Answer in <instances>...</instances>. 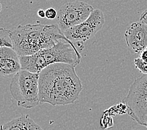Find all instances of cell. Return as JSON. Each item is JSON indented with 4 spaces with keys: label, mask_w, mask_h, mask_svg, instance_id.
Returning <instances> with one entry per match:
<instances>
[{
    "label": "cell",
    "mask_w": 147,
    "mask_h": 130,
    "mask_svg": "<svg viewBox=\"0 0 147 130\" xmlns=\"http://www.w3.org/2000/svg\"><path fill=\"white\" fill-rule=\"evenodd\" d=\"M128 113L127 105L124 103H122L113 104L109 109L104 111L103 114L108 115L110 116H115L117 115H123Z\"/></svg>",
    "instance_id": "cell-12"
},
{
    "label": "cell",
    "mask_w": 147,
    "mask_h": 130,
    "mask_svg": "<svg viewBox=\"0 0 147 130\" xmlns=\"http://www.w3.org/2000/svg\"><path fill=\"white\" fill-rule=\"evenodd\" d=\"M22 69L20 57L13 48H0V75L3 77L15 75Z\"/></svg>",
    "instance_id": "cell-9"
},
{
    "label": "cell",
    "mask_w": 147,
    "mask_h": 130,
    "mask_svg": "<svg viewBox=\"0 0 147 130\" xmlns=\"http://www.w3.org/2000/svg\"><path fill=\"white\" fill-rule=\"evenodd\" d=\"M146 49H147V48H146Z\"/></svg>",
    "instance_id": "cell-20"
},
{
    "label": "cell",
    "mask_w": 147,
    "mask_h": 130,
    "mask_svg": "<svg viewBox=\"0 0 147 130\" xmlns=\"http://www.w3.org/2000/svg\"><path fill=\"white\" fill-rule=\"evenodd\" d=\"M94 9L92 5L80 1L68 2L59 8L57 24L63 32L83 23L88 18Z\"/></svg>",
    "instance_id": "cell-7"
},
{
    "label": "cell",
    "mask_w": 147,
    "mask_h": 130,
    "mask_svg": "<svg viewBox=\"0 0 147 130\" xmlns=\"http://www.w3.org/2000/svg\"><path fill=\"white\" fill-rule=\"evenodd\" d=\"M140 20L141 22L147 25V9H146L145 11L142 14L140 18Z\"/></svg>",
    "instance_id": "cell-16"
},
{
    "label": "cell",
    "mask_w": 147,
    "mask_h": 130,
    "mask_svg": "<svg viewBox=\"0 0 147 130\" xmlns=\"http://www.w3.org/2000/svg\"><path fill=\"white\" fill-rule=\"evenodd\" d=\"M11 30L5 28L0 29V47L13 48V40L11 36Z\"/></svg>",
    "instance_id": "cell-11"
},
{
    "label": "cell",
    "mask_w": 147,
    "mask_h": 130,
    "mask_svg": "<svg viewBox=\"0 0 147 130\" xmlns=\"http://www.w3.org/2000/svg\"><path fill=\"white\" fill-rule=\"evenodd\" d=\"M9 91L18 106L32 109L40 103L39 97V73L21 69L13 76Z\"/></svg>",
    "instance_id": "cell-4"
},
{
    "label": "cell",
    "mask_w": 147,
    "mask_h": 130,
    "mask_svg": "<svg viewBox=\"0 0 147 130\" xmlns=\"http://www.w3.org/2000/svg\"><path fill=\"white\" fill-rule=\"evenodd\" d=\"M140 58L143 61L147 62V49L143 51L140 54Z\"/></svg>",
    "instance_id": "cell-17"
},
{
    "label": "cell",
    "mask_w": 147,
    "mask_h": 130,
    "mask_svg": "<svg viewBox=\"0 0 147 130\" xmlns=\"http://www.w3.org/2000/svg\"><path fill=\"white\" fill-rule=\"evenodd\" d=\"M80 53L67 38L50 48H45L31 56L20 57L22 69L40 73L50 65L61 63L78 66L81 61Z\"/></svg>",
    "instance_id": "cell-3"
},
{
    "label": "cell",
    "mask_w": 147,
    "mask_h": 130,
    "mask_svg": "<svg viewBox=\"0 0 147 130\" xmlns=\"http://www.w3.org/2000/svg\"><path fill=\"white\" fill-rule=\"evenodd\" d=\"M134 65L140 72L143 75L147 74V62L143 61L140 58H136L134 59Z\"/></svg>",
    "instance_id": "cell-14"
},
{
    "label": "cell",
    "mask_w": 147,
    "mask_h": 130,
    "mask_svg": "<svg viewBox=\"0 0 147 130\" xmlns=\"http://www.w3.org/2000/svg\"><path fill=\"white\" fill-rule=\"evenodd\" d=\"M13 49L20 57L31 56L53 46L66 37L55 24H27L11 31Z\"/></svg>",
    "instance_id": "cell-2"
},
{
    "label": "cell",
    "mask_w": 147,
    "mask_h": 130,
    "mask_svg": "<svg viewBox=\"0 0 147 130\" xmlns=\"http://www.w3.org/2000/svg\"><path fill=\"white\" fill-rule=\"evenodd\" d=\"M105 21L103 11L101 9H95L85 22L70 28L65 31L64 34L81 53L85 47L84 43L94 36L102 28Z\"/></svg>",
    "instance_id": "cell-6"
},
{
    "label": "cell",
    "mask_w": 147,
    "mask_h": 130,
    "mask_svg": "<svg viewBox=\"0 0 147 130\" xmlns=\"http://www.w3.org/2000/svg\"><path fill=\"white\" fill-rule=\"evenodd\" d=\"M45 15H46L47 19L49 20H53L57 18L58 12L53 8H49L45 10Z\"/></svg>",
    "instance_id": "cell-15"
},
{
    "label": "cell",
    "mask_w": 147,
    "mask_h": 130,
    "mask_svg": "<svg viewBox=\"0 0 147 130\" xmlns=\"http://www.w3.org/2000/svg\"><path fill=\"white\" fill-rule=\"evenodd\" d=\"M38 16H39L40 18H46V15H45V11L42 9H40L38 11Z\"/></svg>",
    "instance_id": "cell-18"
},
{
    "label": "cell",
    "mask_w": 147,
    "mask_h": 130,
    "mask_svg": "<svg viewBox=\"0 0 147 130\" xmlns=\"http://www.w3.org/2000/svg\"><path fill=\"white\" fill-rule=\"evenodd\" d=\"M125 38L129 51L140 54L147 48V25L141 22L131 23L125 32Z\"/></svg>",
    "instance_id": "cell-8"
},
{
    "label": "cell",
    "mask_w": 147,
    "mask_h": 130,
    "mask_svg": "<svg viewBox=\"0 0 147 130\" xmlns=\"http://www.w3.org/2000/svg\"><path fill=\"white\" fill-rule=\"evenodd\" d=\"M0 130H44L29 115H23L1 126Z\"/></svg>",
    "instance_id": "cell-10"
},
{
    "label": "cell",
    "mask_w": 147,
    "mask_h": 130,
    "mask_svg": "<svg viewBox=\"0 0 147 130\" xmlns=\"http://www.w3.org/2000/svg\"><path fill=\"white\" fill-rule=\"evenodd\" d=\"M143 126H145V127H146V128H147V118H146V119H145V121H144V123H143Z\"/></svg>",
    "instance_id": "cell-19"
},
{
    "label": "cell",
    "mask_w": 147,
    "mask_h": 130,
    "mask_svg": "<svg viewBox=\"0 0 147 130\" xmlns=\"http://www.w3.org/2000/svg\"><path fill=\"white\" fill-rule=\"evenodd\" d=\"M76 66L55 63L39 73V97L41 103L64 106L74 103L83 90Z\"/></svg>",
    "instance_id": "cell-1"
},
{
    "label": "cell",
    "mask_w": 147,
    "mask_h": 130,
    "mask_svg": "<svg viewBox=\"0 0 147 130\" xmlns=\"http://www.w3.org/2000/svg\"><path fill=\"white\" fill-rule=\"evenodd\" d=\"M114 123L111 116L103 114L100 119V126L103 129H108L113 126Z\"/></svg>",
    "instance_id": "cell-13"
},
{
    "label": "cell",
    "mask_w": 147,
    "mask_h": 130,
    "mask_svg": "<svg viewBox=\"0 0 147 130\" xmlns=\"http://www.w3.org/2000/svg\"><path fill=\"white\" fill-rule=\"evenodd\" d=\"M123 102L129 117L143 126L147 118V74L134 81Z\"/></svg>",
    "instance_id": "cell-5"
}]
</instances>
